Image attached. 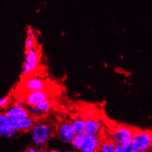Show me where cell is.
I'll list each match as a JSON object with an SVG mask.
<instances>
[{"label":"cell","mask_w":152,"mask_h":152,"mask_svg":"<svg viewBox=\"0 0 152 152\" xmlns=\"http://www.w3.org/2000/svg\"><path fill=\"white\" fill-rule=\"evenodd\" d=\"M33 145L36 148H43L48 145L54 134L53 128L47 123H35L30 130Z\"/></svg>","instance_id":"obj_1"},{"label":"cell","mask_w":152,"mask_h":152,"mask_svg":"<svg viewBox=\"0 0 152 152\" xmlns=\"http://www.w3.org/2000/svg\"><path fill=\"white\" fill-rule=\"evenodd\" d=\"M40 48L38 46L25 50L24 62L22 67V76L26 77L33 75L39 69L40 62Z\"/></svg>","instance_id":"obj_2"},{"label":"cell","mask_w":152,"mask_h":152,"mask_svg":"<svg viewBox=\"0 0 152 152\" xmlns=\"http://www.w3.org/2000/svg\"><path fill=\"white\" fill-rule=\"evenodd\" d=\"M22 77L23 78L21 81V89L22 93L47 89L49 85L45 79L33 75V74Z\"/></svg>","instance_id":"obj_3"},{"label":"cell","mask_w":152,"mask_h":152,"mask_svg":"<svg viewBox=\"0 0 152 152\" xmlns=\"http://www.w3.org/2000/svg\"><path fill=\"white\" fill-rule=\"evenodd\" d=\"M134 128L126 125L117 126L111 134L112 140L116 144H124L133 140Z\"/></svg>","instance_id":"obj_4"},{"label":"cell","mask_w":152,"mask_h":152,"mask_svg":"<svg viewBox=\"0 0 152 152\" xmlns=\"http://www.w3.org/2000/svg\"><path fill=\"white\" fill-rule=\"evenodd\" d=\"M133 141L139 147L138 152H148L152 144V131L135 129L133 136Z\"/></svg>","instance_id":"obj_5"},{"label":"cell","mask_w":152,"mask_h":152,"mask_svg":"<svg viewBox=\"0 0 152 152\" xmlns=\"http://www.w3.org/2000/svg\"><path fill=\"white\" fill-rule=\"evenodd\" d=\"M56 133L58 139L63 143L66 144H71L76 134L70 121L63 122L58 126Z\"/></svg>","instance_id":"obj_6"},{"label":"cell","mask_w":152,"mask_h":152,"mask_svg":"<svg viewBox=\"0 0 152 152\" xmlns=\"http://www.w3.org/2000/svg\"><path fill=\"white\" fill-rule=\"evenodd\" d=\"M50 93L48 89L44 90L33 91V92H29L23 93L22 98L27 103L28 106H36L42 102L49 99Z\"/></svg>","instance_id":"obj_7"},{"label":"cell","mask_w":152,"mask_h":152,"mask_svg":"<svg viewBox=\"0 0 152 152\" xmlns=\"http://www.w3.org/2000/svg\"><path fill=\"white\" fill-rule=\"evenodd\" d=\"M52 108H53V102L50 99H48L36 105V106H28L27 107V109L30 117L39 118L42 115L49 113L51 111Z\"/></svg>","instance_id":"obj_8"},{"label":"cell","mask_w":152,"mask_h":152,"mask_svg":"<svg viewBox=\"0 0 152 152\" xmlns=\"http://www.w3.org/2000/svg\"><path fill=\"white\" fill-rule=\"evenodd\" d=\"M4 114L13 121H20L30 117L27 108L19 107L13 104L5 109Z\"/></svg>","instance_id":"obj_9"},{"label":"cell","mask_w":152,"mask_h":152,"mask_svg":"<svg viewBox=\"0 0 152 152\" xmlns=\"http://www.w3.org/2000/svg\"><path fill=\"white\" fill-rule=\"evenodd\" d=\"M102 142L101 138L99 136L95 135H86V140L83 146L80 148L81 152H96L99 151L100 145Z\"/></svg>","instance_id":"obj_10"},{"label":"cell","mask_w":152,"mask_h":152,"mask_svg":"<svg viewBox=\"0 0 152 152\" xmlns=\"http://www.w3.org/2000/svg\"><path fill=\"white\" fill-rule=\"evenodd\" d=\"M103 124L98 118L86 119V127L84 132L86 134L99 136L102 131Z\"/></svg>","instance_id":"obj_11"},{"label":"cell","mask_w":152,"mask_h":152,"mask_svg":"<svg viewBox=\"0 0 152 152\" xmlns=\"http://www.w3.org/2000/svg\"><path fill=\"white\" fill-rule=\"evenodd\" d=\"M35 124L34 118L29 117L25 119L20 120V121H12V125L14 129H16L18 132H27L31 129Z\"/></svg>","instance_id":"obj_12"},{"label":"cell","mask_w":152,"mask_h":152,"mask_svg":"<svg viewBox=\"0 0 152 152\" xmlns=\"http://www.w3.org/2000/svg\"><path fill=\"white\" fill-rule=\"evenodd\" d=\"M36 46L37 45H36V31L33 28L29 27L27 30V37L25 39V50H29Z\"/></svg>","instance_id":"obj_13"},{"label":"cell","mask_w":152,"mask_h":152,"mask_svg":"<svg viewBox=\"0 0 152 152\" xmlns=\"http://www.w3.org/2000/svg\"><path fill=\"white\" fill-rule=\"evenodd\" d=\"M86 134L85 132H80V133H76L75 137L71 142V145L72 148L76 151H80L81 147L83 146L86 137Z\"/></svg>","instance_id":"obj_14"},{"label":"cell","mask_w":152,"mask_h":152,"mask_svg":"<svg viewBox=\"0 0 152 152\" xmlns=\"http://www.w3.org/2000/svg\"><path fill=\"white\" fill-rule=\"evenodd\" d=\"M70 122L75 133L84 132L85 127H86V118H83L82 115L73 118Z\"/></svg>","instance_id":"obj_15"},{"label":"cell","mask_w":152,"mask_h":152,"mask_svg":"<svg viewBox=\"0 0 152 152\" xmlns=\"http://www.w3.org/2000/svg\"><path fill=\"white\" fill-rule=\"evenodd\" d=\"M98 112L97 108L92 105H90V106H86V107L83 108L81 115L83 118L87 119V118H98Z\"/></svg>","instance_id":"obj_16"},{"label":"cell","mask_w":152,"mask_h":152,"mask_svg":"<svg viewBox=\"0 0 152 152\" xmlns=\"http://www.w3.org/2000/svg\"><path fill=\"white\" fill-rule=\"evenodd\" d=\"M115 143L112 140H102L100 145L99 151L101 152H115Z\"/></svg>","instance_id":"obj_17"},{"label":"cell","mask_w":152,"mask_h":152,"mask_svg":"<svg viewBox=\"0 0 152 152\" xmlns=\"http://www.w3.org/2000/svg\"><path fill=\"white\" fill-rule=\"evenodd\" d=\"M19 132H18V131L16 130V129H14L13 127H10L7 128V129L0 130V135H1V137L11 138L13 137H16Z\"/></svg>","instance_id":"obj_18"},{"label":"cell","mask_w":152,"mask_h":152,"mask_svg":"<svg viewBox=\"0 0 152 152\" xmlns=\"http://www.w3.org/2000/svg\"><path fill=\"white\" fill-rule=\"evenodd\" d=\"M10 98L9 95H7V96L1 98V100H0V107H1V109L7 107L9 105V103H10Z\"/></svg>","instance_id":"obj_19"},{"label":"cell","mask_w":152,"mask_h":152,"mask_svg":"<svg viewBox=\"0 0 152 152\" xmlns=\"http://www.w3.org/2000/svg\"><path fill=\"white\" fill-rule=\"evenodd\" d=\"M13 105L16 106H19V107H22V108H27V104L26 103V101L23 98H20V99L17 100V101H15V103H13Z\"/></svg>","instance_id":"obj_20"},{"label":"cell","mask_w":152,"mask_h":152,"mask_svg":"<svg viewBox=\"0 0 152 152\" xmlns=\"http://www.w3.org/2000/svg\"><path fill=\"white\" fill-rule=\"evenodd\" d=\"M115 152H124L122 144H116L115 145Z\"/></svg>","instance_id":"obj_21"},{"label":"cell","mask_w":152,"mask_h":152,"mask_svg":"<svg viewBox=\"0 0 152 152\" xmlns=\"http://www.w3.org/2000/svg\"><path fill=\"white\" fill-rule=\"evenodd\" d=\"M39 148H36V147H32V148H28L27 150H26V151L27 152H39L40 150H39Z\"/></svg>","instance_id":"obj_22"},{"label":"cell","mask_w":152,"mask_h":152,"mask_svg":"<svg viewBox=\"0 0 152 152\" xmlns=\"http://www.w3.org/2000/svg\"><path fill=\"white\" fill-rule=\"evenodd\" d=\"M149 151L152 152V144H151V148H150V149H149Z\"/></svg>","instance_id":"obj_23"}]
</instances>
